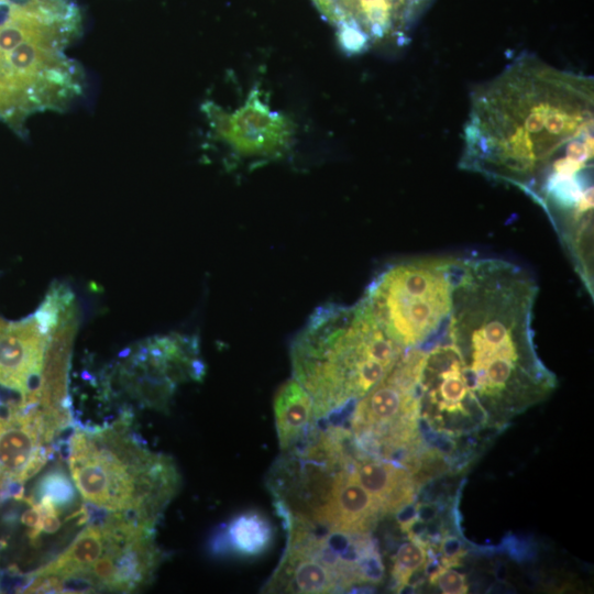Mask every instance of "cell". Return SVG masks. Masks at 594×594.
Listing matches in <instances>:
<instances>
[{
	"mask_svg": "<svg viewBox=\"0 0 594 594\" xmlns=\"http://www.w3.org/2000/svg\"><path fill=\"white\" fill-rule=\"evenodd\" d=\"M593 78L522 54L472 94L460 167L536 200L548 176L593 150Z\"/></svg>",
	"mask_w": 594,
	"mask_h": 594,
	"instance_id": "6da1fadb",
	"label": "cell"
},
{
	"mask_svg": "<svg viewBox=\"0 0 594 594\" xmlns=\"http://www.w3.org/2000/svg\"><path fill=\"white\" fill-rule=\"evenodd\" d=\"M534 278L512 262L463 258L442 330L470 391L492 404L521 403L552 385L532 343Z\"/></svg>",
	"mask_w": 594,
	"mask_h": 594,
	"instance_id": "7a4b0ae2",
	"label": "cell"
},
{
	"mask_svg": "<svg viewBox=\"0 0 594 594\" xmlns=\"http://www.w3.org/2000/svg\"><path fill=\"white\" fill-rule=\"evenodd\" d=\"M405 351L360 300L317 308L293 341L290 360L294 378L311 396L318 421L369 393Z\"/></svg>",
	"mask_w": 594,
	"mask_h": 594,
	"instance_id": "3957f363",
	"label": "cell"
},
{
	"mask_svg": "<svg viewBox=\"0 0 594 594\" xmlns=\"http://www.w3.org/2000/svg\"><path fill=\"white\" fill-rule=\"evenodd\" d=\"M131 418L120 417L106 428H76L67 457L75 485L86 502L111 510H133L155 527L178 492L180 475L174 460L151 452Z\"/></svg>",
	"mask_w": 594,
	"mask_h": 594,
	"instance_id": "277c9868",
	"label": "cell"
},
{
	"mask_svg": "<svg viewBox=\"0 0 594 594\" xmlns=\"http://www.w3.org/2000/svg\"><path fill=\"white\" fill-rule=\"evenodd\" d=\"M462 260L429 256L396 263L373 279L361 300L393 341L406 350L421 348L447 323Z\"/></svg>",
	"mask_w": 594,
	"mask_h": 594,
	"instance_id": "5b68a950",
	"label": "cell"
},
{
	"mask_svg": "<svg viewBox=\"0 0 594 594\" xmlns=\"http://www.w3.org/2000/svg\"><path fill=\"white\" fill-rule=\"evenodd\" d=\"M424 360V349H407L388 374L360 398L351 415V429L364 450L391 455L411 438Z\"/></svg>",
	"mask_w": 594,
	"mask_h": 594,
	"instance_id": "8992f818",
	"label": "cell"
},
{
	"mask_svg": "<svg viewBox=\"0 0 594 594\" xmlns=\"http://www.w3.org/2000/svg\"><path fill=\"white\" fill-rule=\"evenodd\" d=\"M69 293L57 284L31 316L19 321L0 317V387L20 395L25 405H41L46 351Z\"/></svg>",
	"mask_w": 594,
	"mask_h": 594,
	"instance_id": "52a82bcc",
	"label": "cell"
},
{
	"mask_svg": "<svg viewBox=\"0 0 594 594\" xmlns=\"http://www.w3.org/2000/svg\"><path fill=\"white\" fill-rule=\"evenodd\" d=\"M118 371L121 385L141 405L165 410L176 385L201 378L205 367L197 342L173 334L141 344Z\"/></svg>",
	"mask_w": 594,
	"mask_h": 594,
	"instance_id": "ba28073f",
	"label": "cell"
},
{
	"mask_svg": "<svg viewBox=\"0 0 594 594\" xmlns=\"http://www.w3.org/2000/svg\"><path fill=\"white\" fill-rule=\"evenodd\" d=\"M45 440V418L40 406L11 409L0 417V490L22 484L54 457Z\"/></svg>",
	"mask_w": 594,
	"mask_h": 594,
	"instance_id": "9c48e42d",
	"label": "cell"
},
{
	"mask_svg": "<svg viewBox=\"0 0 594 594\" xmlns=\"http://www.w3.org/2000/svg\"><path fill=\"white\" fill-rule=\"evenodd\" d=\"M342 21L359 46L367 42L404 43L424 6L420 0H339Z\"/></svg>",
	"mask_w": 594,
	"mask_h": 594,
	"instance_id": "30bf717a",
	"label": "cell"
},
{
	"mask_svg": "<svg viewBox=\"0 0 594 594\" xmlns=\"http://www.w3.org/2000/svg\"><path fill=\"white\" fill-rule=\"evenodd\" d=\"M349 463L337 471L331 492L314 520L302 524L344 534H369L375 527L383 514Z\"/></svg>",
	"mask_w": 594,
	"mask_h": 594,
	"instance_id": "8fae6325",
	"label": "cell"
},
{
	"mask_svg": "<svg viewBox=\"0 0 594 594\" xmlns=\"http://www.w3.org/2000/svg\"><path fill=\"white\" fill-rule=\"evenodd\" d=\"M349 466L383 515L399 512L411 501L413 482L403 468L381 458L359 457L353 453Z\"/></svg>",
	"mask_w": 594,
	"mask_h": 594,
	"instance_id": "7c38bea8",
	"label": "cell"
},
{
	"mask_svg": "<svg viewBox=\"0 0 594 594\" xmlns=\"http://www.w3.org/2000/svg\"><path fill=\"white\" fill-rule=\"evenodd\" d=\"M273 539L270 519L260 512L246 510L216 530L209 550L217 557L253 558L265 553Z\"/></svg>",
	"mask_w": 594,
	"mask_h": 594,
	"instance_id": "4fadbf2b",
	"label": "cell"
},
{
	"mask_svg": "<svg viewBox=\"0 0 594 594\" xmlns=\"http://www.w3.org/2000/svg\"><path fill=\"white\" fill-rule=\"evenodd\" d=\"M273 408L282 451L297 446L315 426L312 398L294 377L279 386L274 396Z\"/></svg>",
	"mask_w": 594,
	"mask_h": 594,
	"instance_id": "5bb4252c",
	"label": "cell"
},
{
	"mask_svg": "<svg viewBox=\"0 0 594 594\" xmlns=\"http://www.w3.org/2000/svg\"><path fill=\"white\" fill-rule=\"evenodd\" d=\"M162 559L154 532L132 537L116 556L111 592L127 593L144 587L153 580Z\"/></svg>",
	"mask_w": 594,
	"mask_h": 594,
	"instance_id": "9a60e30c",
	"label": "cell"
},
{
	"mask_svg": "<svg viewBox=\"0 0 594 594\" xmlns=\"http://www.w3.org/2000/svg\"><path fill=\"white\" fill-rule=\"evenodd\" d=\"M108 540L109 537L102 528L87 525L57 558L33 571V574L87 576L89 569L105 553Z\"/></svg>",
	"mask_w": 594,
	"mask_h": 594,
	"instance_id": "2e32d148",
	"label": "cell"
},
{
	"mask_svg": "<svg viewBox=\"0 0 594 594\" xmlns=\"http://www.w3.org/2000/svg\"><path fill=\"white\" fill-rule=\"evenodd\" d=\"M30 497L34 502L41 498L48 499L58 513H62L74 506L76 490L65 469L54 466L40 477Z\"/></svg>",
	"mask_w": 594,
	"mask_h": 594,
	"instance_id": "e0dca14e",
	"label": "cell"
},
{
	"mask_svg": "<svg viewBox=\"0 0 594 594\" xmlns=\"http://www.w3.org/2000/svg\"><path fill=\"white\" fill-rule=\"evenodd\" d=\"M427 553L418 540L406 541L399 546L393 559V576L404 586L416 571L426 563Z\"/></svg>",
	"mask_w": 594,
	"mask_h": 594,
	"instance_id": "ac0fdd59",
	"label": "cell"
},
{
	"mask_svg": "<svg viewBox=\"0 0 594 594\" xmlns=\"http://www.w3.org/2000/svg\"><path fill=\"white\" fill-rule=\"evenodd\" d=\"M444 594H463L468 592L465 575L450 569L433 572L430 578Z\"/></svg>",
	"mask_w": 594,
	"mask_h": 594,
	"instance_id": "d6986e66",
	"label": "cell"
},
{
	"mask_svg": "<svg viewBox=\"0 0 594 594\" xmlns=\"http://www.w3.org/2000/svg\"><path fill=\"white\" fill-rule=\"evenodd\" d=\"M430 0H420L421 4L425 7Z\"/></svg>",
	"mask_w": 594,
	"mask_h": 594,
	"instance_id": "ffe728a7",
	"label": "cell"
}]
</instances>
